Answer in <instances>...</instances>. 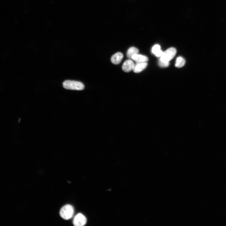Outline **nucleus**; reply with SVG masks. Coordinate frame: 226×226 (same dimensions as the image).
Masks as SVG:
<instances>
[{
    "instance_id": "0eeeda50",
    "label": "nucleus",
    "mask_w": 226,
    "mask_h": 226,
    "mask_svg": "<svg viewBox=\"0 0 226 226\" xmlns=\"http://www.w3.org/2000/svg\"><path fill=\"white\" fill-rule=\"evenodd\" d=\"M131 59L137 63L146 62L148 61L146 56L138 54H136L132 56Z\"/></svg>"
},
{
    "instance_id": "7ed1b4c3",
    "label": "nucleus",
    "mask_w": 226,
    "mask_h": 226,
    "mask_svg": "<svg viewBox=\"0 0 226 226\" xmlns=\"http://www.w3.org/2000/svg\"><path fill=\"white\" fill-rule=\"evenodd\" d=\"M176 53L177 50L175 48H170L163 52L160 60L163 62H168L174 58Z\"/></svg>"
},
{
    "instance_id": "9d476101",
    "label": "nucleus",
    "mask_w": 226,
    "mask_h": 226,
    "mask_svg": "<svg viewBox=\"0 0 226 226\" xmlns=\"http://www.w3.org/2000/svg\"><path fill=\"white\" fill-rule=\"evenodd\" d=\"M139 52V50L137 48L134 47H131L127 51V57L129 59H131L132 56L136 54H138Z\"/></svg>"
},
{
    "instance_id": "f03ea898",
    "label": "nucleus",
    "mask_w": 226,
    "mask_h": 226,
    "mask_svg": "<svg viewBox=\"0 0 226 226\" xmlns=\"http://www.w3.org/2000/svg\"><path fill=\"white\" fill-rule=\"evenodd\" d=\"M74 212L73 207L70 205L67 204L61 208L60 211V215L63 219L68 220L72 217Z\"/></svg>"
},
{
    "instance_id": "9b49d317",
    "label": "nucleus",
    "mask_w": 226,
    "mask_h": 226,
    "mask_svg": "<svg viewBox=\"0 0 226 226\" xmlns=\"http://www.w3.org/2000/svg\"><path fill=\"white\" fill-rule=\"evenodd\" d=\"M185 64V60L181 56H179L176 60L175 65L176 67L179 68L183 66Z\"/></svg>"
},
{
    "instance_id": "39448f33",
    "label": "nucleus",
    "mask_w": 226,
    "mask_h": 226,
    "mask_svg": "<svg viewBox=\"0 0 226 226\" xmlns=\"http://www.w3.org/2000/svg\"><path fill=\"white\" fill-rule=\"evenodd\" d=\"M135 66V65L132 61L131 60H127L123 63L122 69L125 72H129L134 69Z\"/></svg>"
},
{
    "instance_id": "f8f14e48",
    "label": "nucleus",
    "mask_w": 226,
    "mask_h": 226,
    "mask_svg": "<svg viewBox=\"0 0 226 226\" xmlns=\"http://www.w3.org/2000/svg\"><path fill=\"white\" fill-rule=\"evenodd\" d=\"M169 63L168 62H163L160 60H159V65L163 67H167L169 65Z\"/></svg>"
},
{
    "instance_id": "f257e3e1",
    "label": "nucleus",
    "mask_w": 226,
    "mask_h": 226,
    "mask_svg": "<svg viewBox=\"0 0 226 226\" xmlns=\"http://www.w3.org/2000/svg\"><path fill=\"white\" fill-rule=\"evenodd\" d=\"M63 86L65 89L82 90L85 88L84 85L82 82L73 81L67 80L63 83Z\"/></svg>"
},
{
    "instance_id": "6e6552de",
    "label": "nucleus",
    "mask_w": 226,
    "mask_h": 226,
    "mask_svg": "<svg viewBox=\"0 0 226 226\" xmlns=\"http://www.w3.org/2000/svg\"><path fill=\"white\" fill-rule=\"evenodd\" d=\"M147 65L148 64L146 62L137 63L135 65L133 70L136 73H139L145 69Z\"/></svg>"
},
{
    "instance_id": "20e7f679",
    "label": "nucleus",
    "mask_w": 226,
    "mask_h": 226,
    "mask_svg": "<svg viewBox=\"0 0 226 226\" xmlns=\"http://www.w3.org/2000/svg\"><path fill=\"white\" fill-rule=\"evenodd\" d=\"M87 220L83 214L79 213L75 216L73 220V224L75 226H83L86 224Z\"/></svg>"
},
{
    "instance_id": "423d86ee",
    "label": "nucleus",
    "mask_w": 226,
    "mask_h": 226,
    "mask_svg": "<svg viewBox=\"0 0 226 226\" xmlns=\"http://www.w3.org/2000/svg\"><path fill=\"white\" fill-rule=\"evenodd\" d=\"M123 57V54L120 52H117L113 55L111 58V62L115 65L120 64Z\"/></svg>"
},
{
    "instance_id": "1a4fd4ad",
    "label": "nucleus",
    "mask_w": 226,
    "mask_h": 226,
    "mask_svg": "<svg viewBox=\"0 0 226 226\" xmlns=\"http://www.w3.org/2000/svg\"><path fill=\"white\" fill-rule=\"evenodd\" d=\"M152 52L153 53L158 57L161 56L163 53L161 49V47L158 44L156 45L153 47L152 49Z\"/></svg>"
}]
</instances>
